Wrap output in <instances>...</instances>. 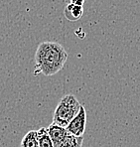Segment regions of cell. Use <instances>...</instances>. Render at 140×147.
Returning <instances> with one entry per match:
<instances>
[{
  "label": "cell",
  "mask_w": 140,
  "mask_h": 147,
  "mask_svg": "<svg viewBox=\"0 0 140 147\" xmlns=\"http://www.w3.org/2000/svg\"><path fill=\"white\" fill-rule=\"evenodd\" d=\"M68 60V53L60 43H40L35 53V75L53 76L64 68Z\"/></svg>",
  "instance_id": "cell-1"
},
{
  "label": "cell",
  "mask_w": 140,
  "mask_h": 147,
  "mask_svg": "<svg viewBox=\"0 0 140 147\" xmlns=\"http://www.w3.org/2000/svg\"><path fill=\"white\" fill-rule=\"evenodd\" d=\"M81 105L74 94H66L59 101L53 114V123L66 128L79 113Z\"/></svg>",
  "instance_id": "cell-2"
},
{
  "label": "cell",
  "mask_w": 140,
  "mask_h": 147,
  "mask_svg": "<svg viewBox=\"0 0 140 147\" xmlns=\"http://www.w3.org/2000/svg\"><path fill=\"white\" fill-rule=\"evenodd\" d=\"M85 126H87V111H85V107L81 105L79 113L69 123L66 129L69 133L73 135L83 136L85 131Z\"/></svg>",
  "instance_id": "cell-3"
},
{
  "label": "cell",
  "mask_w": 140,
  "mask_h": 147,
  "mask_svg": "<svg viewBox=\"0 0 140 147\" xmlns=\"http://www.w3.org/2000/svg\"><path fill=\"white\" fill-rule=\"evenodd\" d=\"M47 130H48L52 141H53L54 147H62V144L69 134L68 130L65 127H62L55 123H51L47 127Z\"/></svg>",
  "instance_id": "cell-4"
},
{
  "label": "cell",
  "mask_w": 140,
  "mask_h": 147,
  "mask_svg": "<svg viewBox=\"0 0 140 147\" xmlns=\"http://www.w3.org/2000/svg\"><path fill=\"white\" fill-rule=\"evenodd\" d=\"M83 14V7L77 6L73 3H69L64 9V15L66 19L71 22H76Z\"/></svg>",
  "instance_id": "cell-5"
},
{
  "label": "cell",
  "mask_w": 140,
  "mask_h": 147,
  "mask_svg": "<svg viewBox=\"0 0 140 147\" xmlns=\"http://www.w3.org/2000/svg\"><path fill=\"white\" fill-rule=\"evenodd\" d=\"M37 138L39 147H54L53 141L46 127H41L39 130H37Z\"/></svg>",
  "instance_id": "cell-6"
},
{
  "label": "cell",
  "mask_w": 140,
  "mask_h": 147,
  "mask_svg": "<svg viewBox=\"0 0 140 147\" xmlns=\"http://www.w3.org/2000/svg\"><path fill=\"white\" fill-rule=\"evenodd\" d=\"M21 147H39L37 131L30 130L24 135V137L21 140Z\"/></svg>",
  "instance_id": "cell-7"
},
{
  "label": "cell",
  "mask_w": 140,
  "mask_h": 147,
  "mask_svg": "<svg viewBox=\"0 0 140 147\" xmlns=\"http://www.w3.org/2000/svg\"><path fill=\"white\" fill-rule=\"evenodd\" d=\"M83 142V136H76L69 133L62 147H81Z\"/></svg>",
  "instance_id": "cell-8"
},
{
  "label": "cell",
  "mask_w": 140,
  "mask_h": 147,
  "mask_svg": "<svg viewBox=\"0 0 140 147\" xmlns=\"http://www.w3.org/2000/svg\"><path fill=\"white\" fill-rule=\"evenodd\" d=\"M70 1H71V3L75 4V5L83 7V4H85V0H70Z\"/></svg>",
  "instance_id": "cell-9"
}]
</instances>
